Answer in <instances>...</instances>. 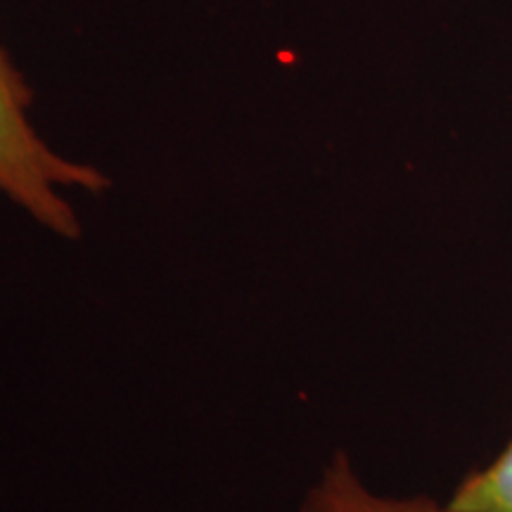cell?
I'll return each instance as SVG.
<instances>
[{"mask_svg":"<svg viewBox=\"0 0 512 512\" xmlns=\"http://www.w3.org/2000/svg\"><path fill=\"white\" fill-rule=\"evenodd\" d=\"M31 107L34 88L0 46V197L57 238L76 240L81 221L67 192L102 195L110 178L98 166L60 155L36 128Z\"/></svg>","mask_w":512,"mask_h":512,"instance_id":"cell-1","label":"cell"},{"mask_svg":"<svg viewBox=\"0 0 512 512\" xmlns=\"http://www.w3.org/2000/svg\"><path fill=\"white\" fill-rule=\"evenodd\" d=\"M446 505L451 512H512V439L491 463L470 472Z\"/></svg>","mask_w":512,"mask_h":512,"instance_id":"cell-3","label":"cell"},{"mask_svg":"<svg viewBox=\"0 0 512 512\" xmlns=\"http://www.w3.org/2000/svg\"><path fill=\"white\" fill-rule=\"evenodd\" d=\"M299 512H451L430 496H382L358 477L347 453H335L318 482L304 496Z\"/></svg>","mask_w":512,"mask_h":512,"instance_id":"cell-2","label":"cell"}]
</instances>
